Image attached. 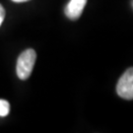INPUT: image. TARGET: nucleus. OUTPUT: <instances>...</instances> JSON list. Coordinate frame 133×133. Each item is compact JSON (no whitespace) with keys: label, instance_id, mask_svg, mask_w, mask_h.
<instances>
[{"label":"nucleus","instance_id":"39448f33","mask_svg":"<svg viewBox=\"0 0 133 133\" xmlns=\"http://www.w3.org/2000/svg\"><path fill=\"white\" fill-rule=\"evenodd\" d=\"M4 18H5V10H4V8H3V6L0 4V26L3 23Z\"/></svg>","mask_w":133,"mask_h":133},{"label":"nucleus","instance_id":"f03ea898","mask_svg":"<svg viewBox=\"0 0 133 133\" xmlns=\"http://www.w3.org/2000/svg\"><path fill=\"white\" fill-rule=\"evenodd\" d=\"M117 95L125 100L133 99V69L129 68L127 71L120 77L116 86Z\"/></svg>","mask_w":133,"mask_h":133},{"label":"nucleus","instance_id":"7ed1b4c3","mask_svg":"<svg viewBox=\"0 0 133 133\" xmlns=\"http://www.w3.org/2000/svg\"><path fill=\"white\" fill-rule=\"evenodd\" d=\"M87 0H70L65 7V15L70 20L79 19L85 7Z\"/></svg>","mask_w":133,"mask_h":133},{"label":"nucleus","instance_id":"423d86ee","mask_svg":"<svg viewBox=\"0 0 133 133\" xmlns=\"http://www.w3.org/2000/svg\"><path fill=\"white\" fill-rule=\"evenodd\" d=\"M16 3H23V2H27V1H30V0H12Z\"/></svg>","mask_w":133,"mask_h":133},{"label":"nucleus","instance_id":"f257e3e1","mask_svg":"<svg viewBox=\"0 0 133 133\" xmlns=\"http://www.w3.org/2000/svg\"><path fill=\"white\" fill-rule=\"evenodd\" d=\"M36 59H37V53L32 48L26 49L20 54L17 60L16 71H17V76L21 80H27L32 74Z\"/></svg>","mask_w":133,"mask_h":133},{"label":"nucleus","instance_id":"20e7f679","mask_svg":"<svg viewBox=\"0 0 133 133\" xmlns=\"http://www.w3.org/2000/svg\"><path fill=\"white\" fill-rule=\"evenodd\" d=\"M10 111V105L7 101L0 100V116H6L8 115Z\"/></svg>","mask_w":133,"mask_h":133}]
</instances>
